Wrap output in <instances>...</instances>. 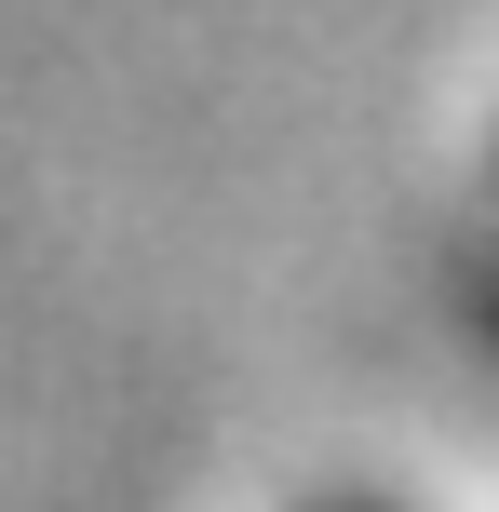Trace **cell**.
I'll return each mask as SVG.
<instances>
[{
    "label": "cell",
    "mask_w": 499,
    "mask_h": 512,
    "mask_svg": "<svg viewBox=\"0 0 499 512\" xmlns=\"http://www.w3.org/2000/svg\"><path fill=\"white\" fill-rule=\"evenodd\" d=\"M324 512H392V499H324Z\"/></svg>",
    "instance_id": "obj_1"
}]
</instances>
